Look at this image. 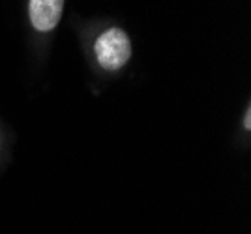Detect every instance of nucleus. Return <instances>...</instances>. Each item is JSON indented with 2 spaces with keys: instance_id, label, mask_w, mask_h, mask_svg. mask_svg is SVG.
<instances>
[{
  "instance_id": "2",
  "label": "nucleus",
  "mask_w": 251,
  "mask_h": 234,
  "mask_svg": "<svg viewBox=\"0 0 251 234\" xmlns=\"http://www.w3.org/2000/svg\"><path fill=\"white\" fill-rule=\"evenodd\" d=\"M64 0H30L28 2V17L32 26L40 32L52 30L62 17Z\"/></svg>"
},
{
  "instance_id": "3",
  "label": "nucleus",
  "mask_w": 251,
  "mask_h": 234,
  "mask_svg": "<svg viewBox=\"0 0 251 234\" xmlns=\"http://www.w3.org/2000/svg\"><path fill=\"white\" fill-rule=\"evenodd\" d=\"M244 126H246V129L251 128V111L248 109L246 111V115H244Z\"/></svg>"
},
{
  "instance_id": "1",
  "label": "nucleus",
  "mask_w": 251,
  "mask_h": 234,
  "mask_svg": "<svg viewBox=\"0 0 251 234\" xmlns=\"http://www.w3.org/2000/svg\"><path fill=\"white\" fill-rule=\"evenodd\" d=\"M94 53L100 66L107 71L124 68L131 56V42L122 28H109L96 40Z\"/></svg>"
}]
</instances>
